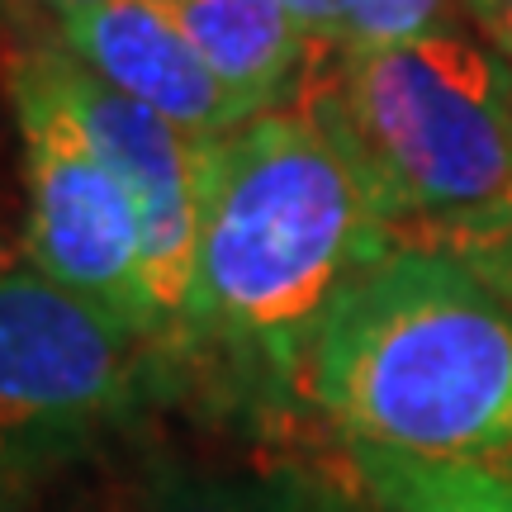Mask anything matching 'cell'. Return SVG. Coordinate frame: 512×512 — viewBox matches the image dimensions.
I'll list each match as a JSON object with an SVG mask.
<instances>
[{"label":"cell","instance_id":"5b68a950","mask_svg":"<svg viewBox=\"0 0 512 512\" xmlns=\"http://www.w3.org/2000/svg\"><path fill=\"white\" fill-rule=\"evenodd\" d=\"M24 152V266L110 313L157 361L138 204L24 62L5 76Z\"/></svg>","mask_w":512,"mask_h":512},{"label":"cell","instance_id":"ac0fdd59","mask_svg":"<svg viewBox=\"0 0 512 512\" xmlns=\"http://www.w3.org/2000/svg\"><path fill=\"white\" fill-rule=\"evenodd\" d=\"M0 271H5V266H0Z\"/></svg>","mask_w":512,"mask_h":512},{"label":"cell","instance_id":"277c9868","mask_svg":"<svg viewBox=\"0 0 512 512\" xmlns=\"http://www.w3.org/2000/svg\"><path fill=\"white\" fill-rule=\"evenodd\" d=\"M147 361L133 332L34 266L0 271V479L34 494L91 456L133 418Z\"/></svg>","mask_w":512,"mask_h":512},{"label":"cell","instance_id":"5bb4252c","mask_svg":"<svg viewBox=\"0 0 512 512\" xmlns=\"http://www.w3.org/2000/svg\"><path fill=\"white\" fill-rule=\"evenodd\" d=\"M460 10L475 19V29L512 62V0H460Z\"/></svg>","mask_w":512,"mask_h":512},{"label":"cell","instance_id":"52a82bcc","mask_svg":"<svg viewBox=\"0 0 512 512\" xmlns=\"http://www.w3.org/2000/svg\"><path fill=\"white\" fill-rule=\"evenodd\" d=\"M57 43L119 95L171 119L190 138H223L256 119L209 72V62L157 0H100L91 10L62 15Z\"/></svg>","mask_w":512,"mask_h":512},{"label":"cell","instance_id":"7a4b0ae2","mask_svg":"<svg viewBox=\"0 0 512 512\" xmlns=\"http://www.w3.org/2000/svg\"><path fill=\"white\" fill-rule=\"evenodd\" d=\"M304 403L356 451L512 456V309L451 252L399 242L332 304Z\"/></svg>","mask_w":512,"mask_h":512},{"label":"cell","instance_id":"7c38bea8","mask_svg":"<svg viewBox=\"0 0 512 512\" xmlns=\"http://www.w3.org/2000/svg\"><path fill=\"white\" fill-rule=\"evenodd\" d=\"M427 242L441 247V252H451L456 261H465L512 309V214L484 219V223H465V228H451V233L427 238Z\"/></svg>","mask_w":512,"mask_h":512},{"label":"cell","instance_id":"2e32d148","mask_svg":"<svg viewBox=\"0 0 512 512\" xmlns=\"http://www.w3.org/2000/svg\"><path fill=\"white\" fill-rule=\"evenodd\" d=\"M29 503H34V494H24V489L0 479V512H29Z\"/></svg>","mask_w":512,"mask_h":512},{"label":"cell","instance_id":"9c48e42d","mask_svg":"<svg viewBox=\"0 0 512 512\" xmlns=\"http://www.w3.org/2000/svg\"><path fill=\"white\" fill-rule=\"evenodd\" d=\"M328 512H512V456L408 460L342 446V484H323Z\"/></svg>","mask_w":512,"mask_h":512},{"label":"cell","instance_id":"e0dca14e","mask_svg":"<svg viewBox=\"0 0 512 512\" xmlns=\"http://www.w3.org/2000/svg\"><path fill=\"white\" fill-rule=\"evenodd\" d=\"M5 5H15V0H0V10H5Z\"/></svg>","mask_w":512,"mask_h":512},{"label":"cell","instance_id":"ba28073f","mask_svg":"<svg viewBox=\"0 0 512 512\" xmlns=\"http://www.w3.org/2000/svg\"><path fill=\"white\" fill-rule=\"evenodd\" d=\"M195 53L252 114L280 110L309 67L290 0H157Z\"/></svg>","mask_w":512,"mask_h":512},{"label":"cell","instance_id":"3957f363","mask_svg":"<svg viewBox=\"0 0 512 512\" xmlns=\"http://www.w3.org/2000/svg\"><path fill=\"white\" fill-rule=\"evenodd\" d=\"M347 143L394 228L441 238L512 214V62L484 34L437 24L389 48L332 53V81L299 86Z\"/></svg>","mask_w":512,"mask_h":512},{"label":"cell","instance_id":"8992f818","mask_svg":"<svg viewBox=\"0 0 512 512\" xmlns=\"http://www.w3.org/2000/svg\"><path fill=\"white\" fill-rule=\"evenodd\" d=\"M19 62L43 81L86 143L105 157L114 176L138 204L143 223V266L147 294L157 309V366H171L176 337H181L190 271H195V242H200V200H204V143L190 138L171 119L152 114L147 105L128 100L76 62L62 43H29Z\"/></svg>","mask_w":512,"mask_h":512},{"label":"cell","instance_id":"6da1fadb","mask_svg":"<svg viewBox=\"0 0 512 512\" xmlns=\"http://www.w3.org/2000/svg\"><path fill=\"white\" fill-rule=\"evenodd\" d=\"M399 242L366 171L309 105L290 100L209 138L171 370L209 361L256 399L304 394L332 304Z\"/></svg>","mask_w":512,"mask_h":512},{"label":"cell","instance_id":"4fadbf2b","mask_svg":"<svg viewBox=\"0 0 512 512\" xmlns=\"http://www.w3.org/2000/svg\"><path fill=\"white\" fill-rule=\"evenodd\" d=\"M290 15L304 34L309 57L342 53V0H290Z\"/></svg>","mask_w":512,"mask_h":512},{"label":"cell","instance_id":"9a60e30c","mask_svg":"<svg viewBox=\"0 0 512 512\" xmlns=\"http://www.w3.org/2000/svg\"><path fill=\"white\" fill-rule=\"evenodd\" d=\"M24 5H38V10H48L53 19H62V15H76V10H91L100 0H24Z\"/></svg>","mask_w":512,"mask_h":512},{"label":"cell","instance_id":"8fae6325","mask_svg":"<svg viewBox=\"0 0 512 512\" xmlns=\"http://www.w3.org/2000/svg\"><path fill=\"white\" fill-rule=\"evenodd\" d=\"M451 0H342V48H389L446 24Z\"/></svg>","mask_w":512,"mask_h":512},{"label":"cell","instance_id":"30bf717a","mask_svg":"<svg viewBox=\"0 0 512 512\" xmlns=\"http://www.w3.org/2000/svg\"><path fill=\"white\" fill-rule=\"evenodd\" d=\"M143 512H328L323 479L271 465V470H176L166 475Z\"/></svg>","mask_w":512,"mask_h":512}]
</instances>
